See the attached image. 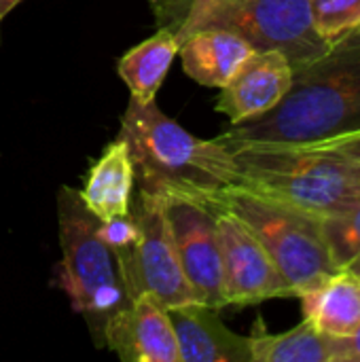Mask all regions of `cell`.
<instances>
[{
  "label": "cell",
  "mask_w": 360,
  "mask_h": 362,
  "mask_svg": "<svg viewBox=\"0 0 360 362\" xmlns=\"http://www.w3.org/2000/svg\"><path fill=\"white\" fill-rule=\"evenodd\" d=\"M306 320L331 337H348L360 327V280L339 269L301 297Z\"/></svg>",
  "instance_id": "15"
},
{
  "label": "cell",
  "mask_w": 360,
  "mask_h": 362,
  "mask_svg": "<svg viewBox=\"0 0 360 362\" xmlns=\"http://www.w3.org/2000/svg\"><path fill=\"white\" fill-rule=\"evenodd\" d=\"M153 11L178 45L197 30H227L255 51L284 53L293 68L331 45L316 32L308 0H153Z\"/></svg>",
  "instance_id": "3"
},
{
  "label": "cell",
  "mask_w": 360,
  "mask_h": 362,
  "mask_svg": "<svg viewBox=\"0 0 360 362\" xmlns=\"http://www.w3.org/2000/svg\"><path fill=\"white\" fill-rule=\"evenodd\" d=\"M0 23H2V19H0Z\"/></svg>",
  "instance_id": "24"
},
{
  "label": "cell",
  "mask_w": 360,
  "mask_h": 362,
  "mask_svg": "<svg viewBox=\"0 0 360 362\" xmlns=\"http://www.w3.org/2000/svg\"><path fill=\"white\" fill-rule=\"evenodd\" d=\"M134 180L136 172L129 148L121 138H117V142H112L89 168L79 195L87 210L106 223L129 212Z\"/></svg>",
  "instance_id": "14"
},
{
  "label": "cell",
  "mask_w": 360,
  "mask_h": 362,
  "mask_svg": "<svg viewBox=\"0 0 360 362\" xmlns=\"http://www.w3.org/2000/svg\"><path fill=\"white\" fill-rule=\"evenodd\" d=\"M180 362H252L250 339L233 333L216 308L193 301L168 308Z\"/></svg>",
  "instance_id": "12"
},
{
  "label": "cell",
  "mask_w": 360,
  "mask_h": 362,
  "mask_svg": "<svg viewBox=\"0 0 360 362\" xmlns=\"http://www.w3.org/2000/svg\"><path fill=\"white\" fill-rule=\"evenodd\" d=\"M293 83V64L280 51H255L221 87L216 110L231 125L272 110Z\"/></svg>",
  "instance_id": "11"
},
{
  "label": "cell",
  "mask_w": 360,
  "mask_h": 362,
  "mask_svg": "<svg viewBox=\"0 0 360 362\" xmlns=\"http://www.w3.org/2000/svg\"><path fill=\"white\" fill-rule=\"evenodd\" d=\"M248 339L252 362H339V337L320 333L308 320L286 333H267L257 320Z\"/></svg>",
  "instance_id": "16"
},
{
  "label": "cell",
  "mask_w": 360,
  "mask_h": 362,
  "mask_svg": "<svg viewBox=\"0 0 360 362\" xmlns=\"http://www.w3.org/2000/svg\"><path fill=\"white\" fill-rule=\"evenodd\" d=\"M166 208L185 278L197 301L216 310L227 308L214 210L185 197H168Z\"/></svg>",
  "instance_id": "9"
},
{
  "label": "cell",
  "mask_w": 360,
  "mask_h": 362,
  "mask_svg": "<svg viewBox=\"0 0 360 362\" xmlns=\"http://www.w3.org/2000/svg\"><path fill=\"white\" fill-rule=\"evenodd\" d=\"M323 233L337 269L360 261V199L323 216Z\"/></svg>",
  "instance_id": "18"
},
{
  "label": "cell",
  "mask_w": 360,
  "mask_h": 362,
  "mask_svg": "<svg viewBox=\"0 0 360 362\" xmlns=\"http://www.w3.org/2000/svg\"><path fill=\"white\" fill-rule=\"evenodd\" d=\"M202 204L229 210L242 218L293 286L295 297H301L339 272L331 261L320 214L246 187H225L208 195Z\"/></svg>",
  "instance_id": "6"
},
{
  "label": "cell",
  "mask_w": 360,
  "mask_h": 362,
  "mask_svg": "<svg viewBox=\"0 0 360 362\" xmlns=\"http://www.w3.org/2000/svg\"><path fill=\"white\" fill-rule=\"evenodd\" d=\"M227 146V144H225ZM242 185L314 214H331L360 199L344 157L327 142H244L227 146Z\"/></svg>",
  "instance_id": "4"
},
{
  "label": "cell",
  "mask_w": 360,
  "mask_h": 362,
  "mask_svg": "<svg viewBox=\"0 0 360 362\" xmlns=\"http://www.w3.org/2000/svg\"><path fill=\"white\" fill-rule=\"evenodd\" d=\"M119 138L129 148L142 191L204 202L225 187L242 185L240 168L223 142L189 134L157 102L129 98Z\"/></svg>",
  "instance_id": "2"
},
{
  "label": "cell",
  "mask_w": 360,
  "mask_h": 362,
  "mask_svg": "<svg viewBox=\"0 0 360 362\" xmlns=\"http://www.w3.org/2000/svg\"><path fill=\"white\" fill-rule=\"evenodd\" d=\"M104 346L125 362H180L170 312L151 293L129 299L110 316Z\"/></svg>",
  "instance_id": "10"
},
{
  "label": "cell",
  "mask_w": 360,
  "mask_h": 362,
  "mask_svg": "<svg viewBox=\"0 0 360 362\" xmlns=\"http://www.w3.org/2000/svg\"><path fill=\"white\" fill-rule=\"evenodd\" d=\"M327 142L344 157L348 172L354 178L360 191V129L346 134V136H339V138H333V140H327Z\"/></svg>",
  "instance_id": "20"
},
{
  "label": "cell",
  "mask_w": 360,
  "mask_h": 362,
  "mask_svg": "<svg viewBox=\"0 0 360 362\" xmlns=\"http://www.w3.org/2000/svg\"><path fill=\"white\" fill-rule=\"evenodd\" d=\"M223 259L227 305H252L278 297H295L265 246L233 212L212 208Z\"/></svg>",
  "instance_id": "8"
},
{
  "label": "cell",
  "mask_w": 360,
  "mask_h": 362,
  "mask_svg": "<svg viewBox=\"0 0 360 362\" xmlns=\"http://www.w3.org/2000/svg\"><path fill=\"white\" fill-rule=\"evenodd\" d=\"M255 49L227 30H197L180 40L178 55L185 72L199 85L216 87L229 83Z\"/></svg>",
  "instance_id": "13"
},
{
  "label": "cell",
  "mask_w": 360,
  "mask_h": 362,
  "mask_svg": "<svg viewBox=\"0 0 360 362\" xmlns=\"http://www.w3.org/2000/svg\"><path fill=\"white\" fill-rule=\"evenodd\" d=\"M360 129V25L339 36L325 53L293 68L286 95L267 112L233 123L216 140L323 142Z\"/></svg>",
  "instance_id": "1"
},
{
  "label": "cell",
  "mask_w": 360,
  "mask_h": 362,
  "mask_svg": "<svg viewBox=\"0 0 360 362\" xmlns=\"http://www.w3.org/2000/svg\"><path fill=\"white\" fill-rule=\"evenodd\" d=\"M178 47L174 30L159 28L119 59V76L129 87L134 100L142 104L155 102L157 91L178 55Z\"/></svg>",
  "instance_id": "17"
},
{
  "label": "cell",
  "mask_w": 360,
  "mask_h": 362,
  "mask_svg": "<svg viewBox=\"0 0 360 362\" xmlns=\"http://www.w3.org/2000/svg\"><path fill=\"white\" fill-rule=\"evenodd\" d=\"M166 206V195L140 189L127 214L102 223V235L115 255L127 299L151 293L166 308H176L197 297L185 278Z\"/></svg>",
  "instance_id": "5"
},
{
  "label": "cell",
  "mask_w": 360,
  "mask_h": 362,
  "mask_svg": "<svg viewBox=\"0 0 360 362\" xmlns=\"http://www.w3.org/2000/svg\"><path fill=\"white\" fill-rule=\"evenodd\" d=\"M21 0H0V19H4Z\"/></svg>",
  "instance_id": "22"
},
{
  "label": "cell",
  "mask_w": 360,
  "mask_h": 362,
  "mask_svg": "<svg viewBox=\"0 0 360 362\" xmlns=\"http://www.w3.org/2000/svg\"><path fill=\"white\" fill-rule=\"evenodd\" d=\"M339 362H360V327L348 337H339Z\"/></svg>",
  "instance_id": "21"
},
{
  "label": "cell",
  "mask_w": 360,
  "mask_h": 362,
  "mask_svg": "<svg viewBox=\"0 0 360 362\" xmlns=\"http://www.w3.org/2000/svg\"><path fill=\"white\" fill-rule=\"evenodd\" d=\"M316 32L333 42L360 25V0H308Z\"/></svg>",
  "instance_id": "19"
},
{
  "label": "cell",
  "mask_w": 360,
  "mask_h": 362,
  "mask_svg": "<svg viewBox=\"0 0 360 362\" xmlns=\"http://www.w3.org/2000/svg\"><path fill=\"white\" fill-rule=\"evenodd\" d=\"M346 272H350V274H352L354 278H359V280H360V261H359V263H354V265H350V267H348Z\"/></svg>",
  "instance_id": "23"
},
{
  "label": "cell",
  "mask_w": 360,
  "mask_h": 362,
  "mask_svg": "<svg viewBox=\"0 0 360 362\" xmlns=\"http://www.w3.org/2000/svg\"><path fill=\"white\" fill-rule=\"evenodd\" d=\"M62 263L55 284L68 295L98 344L104 327L129 299L125 295L112 250L102 235V221L87 210L79 191L62 187L57 195Z\"/></svg>",
  "instance_id": "7"
}]
</instances>
